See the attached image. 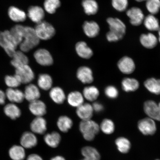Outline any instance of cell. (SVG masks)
I'll list each match as a JSON object with an SVG mask.
<instances>
[{
  "mask_svg": "<svg viewBox=\"0 0 160 160\" xmlns=\"http://www.w3.org/2000/svg\"><path fill=\"white\" fill-rule=\"evenodd\" d=\"M24 26L17 25L9 31L0 32V46L12 57L23 41Z\"/></svg>",
  "mask_w": 160,
  "mask_h": 160,
  "instance_id": "6da1fadb",
  "label": "cell"
},
{
  "mask_svg": "<svg viewBox=\"0 0 160 160\" xmlns=\"http://www.w3.org/2000/svg\"><path fill=\"white\" fill-rule=\"evenodd\" d=\"M107 22L110 29L107 34L108 41L116 42L122 39L126 33L125 23L117 18H109L107 19Z\"/></svg>",
  "mask_w": 160,
  "mask_h": 160,
  "instance_id": "7a4b0ae2",
  "label": "cell"
},
{
  "mask_svg": "<svg viewBox=\"0 0 160 160\" xmlns=\"http://www.w3.org/2000/svg\"><path fill=\"white\" fill-rule=\"evenodd\" d=\"M23 39L19 45L21 51L27 52L39 45L40 39L36 33L34 28L25 27L23 32Z\"/></svg>",
  "mask_w": 160,
  "mask_h": 160,
  "instance_id": "3957f363",
  "label": "cell"
},
{
  "mask_svg": "<svg viewBox=\"0 0 160 160\" xmlns=\"http://www.w3.org/2000/svg\"><path fill=\"white\" fill-rule=\"evenodd\" d=\"M79 129L84 139L91 141L94 139L99 132L100 127L95 121L89 119L82 121L79 124Z\"/></svg>",
  "mask_w": 160,
  "mask_h": 160,
  "instance_id": "277c9868",
  "label": "cell"
},
{
  "mask_svg": "<svg viewBox=\"0 0 160 160\" xmlns=\"http://www.w3.org/2000/svg\"><path fill=\"white\" fill-rule=\"evenodd\" d=\"M34 29L40 40L51 39L55 34V30L53 26L45 21H42L37 23Z\"/></svg>",
  "mask_w": 160,
  "mask_h": 160,
  "instance_id": "5b68a950",
  "label": "cell"
},
{
  "mask_svg": "<svg viewBox=\"0 0 160 160\" xmlns=\"http://www.w3.org/2000/svg\"><path fill=\"white\" fill-rule=\"evenodd\" d=\"M138 128L141 132L145 135L154 134L157 131L155 122L150 118L140 120L138 123Z\"/></svg>",
  "mask_w": 160,
  "mask_h": 160,
  "instance_id": "8992f818",
  "label": "cell"
},
{
  "mask_svg": "<svg viewBox=\"0 0 160 160\" xmlns=\"http://www.w3.org/2000/svg\"><path fill=\"white\" fill-rule=\"evenodd\" d=\"M15 69V74L19 78L22 83H29L34 79V73L28 65Z\"/></svg>",
  "mask_w": 160,
  "mask_h": 160,
  "instance_id": "52a82bcc",
  "label": "cell"
},
{
  "mask_svg": "<svg viewBox=\"0 0 160 160\" xmlns=\"http://www.w3.org/2000/svg\"><path fill=\"white\" fill-rule=\"evenodd\" d=\"M143 108L149 118L160 121V102L157 104L153 101H147L144 104Z\"/></svg>",
  "mask_w": 160,
  "mask_h": 160,
  "instance_id": "ba28073f",
  "label": "cell"
},
{
  "mask_svg": "<svg viewBox=\"0 0 160 160\" xmlns=\"http://www.w3.org/2000/svg\"><path fill=\"white\" fill-rule=\"evenodd\" d=\"M36 61L39 65L43 66H49L53 62L52 57L49 52L44 49H40L34 53Z\"/></svg>",
  "mask_w": 160,
  "mask_h": 160,
  "instance_id": "9c48e42d",
  "label": "cell"
},
{
  "mask_svg": "<svg viewBox=\"0 0 160 160\" xmlns=\"http://www.w3.org/2000/svg\"><path fill=\"white\" fill-rule=\"evenodd\" d=\"M127 15L131 24L135 26L141 25L145 18L143 12L137 7H133L128 10Z\"/></svg>",
  "mask_w": 160,
  "mask_h": 160,
  "instance_id": "30bf717a",
  "label": "cell"
},
{
  "mask_svg": "<svg viewBox=\"0 0 160 160\" xmlns=\"http://www.w3.org/2000/svg\"><path fill=\"white\" fill-rule=\"evenodd\" d=\"M118 66L120 71L125 74H130L134 71L135 65L133 60L128 57L122 58L118 62Z\"/></svg>",
  "mask_w": 160,
  "mask_h": 160,
  "instance_id": "8fae6325",
  "label": "cell"
},
{
  "mask_svg": "<svg viewBox=\"0 0 160 160\" xmlns=\"http://www.w3.org/2000/svg\"><path fill=\"white\" fill-rule=\"evenodd\" d=\"M30 127L33 133L43 134L47 130V121L43 117H37L32 121Z\"/></svg>",
  "mask_w": 160,
  "mask_h": 160,
  "instance_id": "7c38bea8",
  "label": "cell"
},
{
  "mask_svg": "<svg viewBox=\"0 0 160 160\" xmlns=\"http://www.w3.org/2000/svg\"><path fill=\"white\" fill-rule=\"evenodd\" d=\"M29 108L32 113L37 117H42L47 113V107L45 104L39 100L31 102Z\"/></svg>",
  "mask_w": 160,
  "mask_h": 160,
  "instance_id": "4fadbf2b",
  "label": "cell"
},
{
  "mask_svg": "<svg viewBox=\"0 0 160 160\" xmlns=\"http://www.w3.org/2000/svg\"><path fill=\"white\" fill-rule=\"evenodd\" d=\"M77 76L78 79L83 83L89 84L93 81L92 71L89 68L85 66L78 69Z\"/></svg>",
  "mask_w": 160,
  "mask_h": 160,
  "instance_id": "5bb4252c",
  "label": "cell"
},
{
  "mask_svg": "<svg viewBox=\"0 0 160 160\" xmlns=\"http://www.w3.org/2000/svg\"><path fill=\"white\" fill-rule=\"evenodd\" d=\"M93 110L92 105L88 103H83L77 108L76 113L82 121L91 119Z\"/></svg>",
  "mask_w": 160,
  "mask_h": 160,
  "instance_id": "9a60e30c",
  "label": "cell"
},
{
  "mask_svg": "<svg viewBox=\"0 0 160 160\" xmlns=\"http://www.w3.org/2000/svg\"><path fill=\"white\" fill-rule=\"evenodd\" d=\"M21 145L23 147L27 149L32 148L37 145L38 139L34 134L31 132L24 133L21 139Z\"/></svg>",
  "mask_w": 160,
  "mask_h": 160,
  "instance_id": "2e32d148",
  "label": "cell"
},
{
  "mask_svg": "<svg viewBox=\"0 0 160 160\" xmlns=\"http://www.w3.org/2000/svg\"><path fill=\"white\" fill-rule=\"evenodd\" d=\"M28 15L32 21L37 24L43 21L45 17V12L41 7L32 6L28 10Z\"/></svg>",
  "mask_w": 160,
  "mask_h": 160,
  "instance_id": "e0dca14e",
  "label": "cell"
},
{
  "mask_svg": "<svg viewBox=\"0 0 160 160\" xmlns=\"http://www.w3.org/2000/svg\"><path fill=\"white\" fill-rule=\"evenodd\" d=\"M6 98L13 103L22 102L25 99L24 92L17 88H8L6 91Z\"/></svg>",
  "mask_w": 160,
  "mask_h": 160,
  "instance_id": "ac0fdd59",
  "label": "cell"
},
{
  "mask_svg": "<svg viewBox=\"0 0 160 160\" xmlns=\"http://www.w3.org/2000/svg\"><path fill=\"white\" fill-rule=\"evenodd\" d=\"M12 58L11 65L15 69L28 65L29 63L28 58L24 52L21 50L16 51Z\"/></svg>",
  "mask_w": 160,
  "mask_h": 160,
  "instance_id": "d6986e66",
  "label": "cell"
},
{
  "mask_svg": "<svg viewBox=\"0 0 160 160\" xmlns=\"http://www.w3.org/2000/svg\"><path fill=\"white\" fill-rule=\"evenodd\" d=\"M25 99L31 102L38 100L41 96L39 90L37 86L29 84L25 88L24 92Z\"/></svg>",
  "mask_w": 160,
  "mask_h": 160,
  "instance_id": "ffe728a7",
  "label": "cell"
},
{
  "mask_svg": "<svg viewBox=\"0 0 160 160\" xmlns=\"http://www.w3.org/2000/svg\"><path fill=\"white\" fill-rule=\"evenodd\" d=\"M75 49L79 57L83 59H89L93 55L92 50L88 47L87 43L84 42H78L75 46Z\"/></svg>",
  "mask_w": 160,
  "mask_h": 160,
  "instance_id": "44dd1931",
  "label": "cell"
},
{
  "mask_svg": "<svg viewBox=\"0 0 160 160\" xmlns=\"http://www.w3.org/2000/svg\"><path fill=\"white\" fill-rule=\"evenodd\" d=\"M83 28L86 35L91 38L97 37L100 31L99 25L94 21H86Z\"/></svg>",
  "mask_w": 160,
  "mask_h": 160,
  "instance_id": "7402d4cb",
  "label": "cell"
},
{
  "mask_svg": "<svg viewBox=\"0 0 160 160\" xmlns=\"http://www.w3.org/2000/svg\"><path fill=\"white\" fill-rule=\"evenodd\" d=\"M140 41L144 47L151 49L157 45L158 40L157 37L152 33L143 34L140 37Z\"/></svg>",
  "mask_w": 160,
  "mask_h": 160,
  "instance_id": "603a6c76",
  "label": "cell"
},
{
  "mask_svg": "<svg viewBox=\"0 0 160 160\" xmlns=\"http://www.w3.org/2000/svg\"><path fill=\"white\" fill-rule=\"evenodd\" d=\"M61 136L57 132L48 133L44 137V141L47 145L53 148H57L61 142Z\"/></svg>",
  "mask_w": 160,
  "mask_h": 160,
  "instance_id": "cb8c5ba5",
  "label": "cell"
},
{
  "mask_svg": "<svg viewBox=\"0 0 160 160\" xmlns=\"http://www.w3.org/2000/svg\"><path fill=\"white\" fill-rule=\"evenodd\" d=\"M8 15L10 19L16 22L24 21L27 18V15L24 12L14 7L9 8Z\"/></svg>",
  "mask_w": 160,
  "mask_h": 160,
  "instance_id": "d4e9b609",
  "label": "cell"
},
{
  "mask_svg": "<svg viewBox=\"0 0 160 160\" xmlns=\"http://www.w3.org/2000/svg\"><path fill=\"white\" fill-rule=\"evenodd\" d=\"M49 96L52 100L58 104L63 103L66 99L64 92L59 87L52 88L50 91Z\"/></svg>",
  "mask_w": 160,
  "mask_h": 160,
  "instance_id": "484cf974",
  "label": "cell"
},
{
  "mask_svg": "<svg viewBox=\"0 0 160 160\" xmlns=\"http://www.w3.org/2000/svg\"><path fill=\"white\" fill-rule=\"evenodd\" d=\"M67 101L72 107L77 108L83 103L84 97L78 91L72 92L68 95Z\"/></svg>",
  "mask_w": 160,
  "mask_h": 160,
  "instance_id": "4316f807",
  "label": "cell"
},
{
  "mask_svg": "<svg viewBox=\"0 0 160 160\" xmlns=\"http://www.w3.org/2000/svg\"><path fill=\"white\" fill-rule=\"evenodd\" d=\"M73 125L72 120L67 116H62L58 120L57 125L60 131L64 133L67 132Z\"/></svg>",
  "mask_w": 160,
  "mask_h": 160,
  "instance_id": "83f0119b",
  "label": "cell"
},
{
  "mask_svg": "<svg viewBox=\"0 0 160 160\" xmlns=\"http://www.w3.org/2000/svg\"><path fill=\"white\" fill-rule=\"evenodd\" d=\"M5 115L12 119H16L21 114V110L14 103H8L4 108Z\"/></svg>",
  "mask_w": 160,
  "mask_h": 160,
  "instance_id": "f1b7e54d",
  "label": "cell"
},
{
  "mask_svg": "<svg viewBox=\"0 0 160 160\" xmlns=\"http://www.w3.org/2000/svg\"><path fill=\"white\" fill-rule=\"evenodd\" d=\"M84 158L81 160H101V155L95 148L88 147L85 148L81 152Z\"/></svg>",
  "mask_w": 160,
  "mask_h": 160,
  "instance_id": "f546056e",
  "label": "cell"
},
{
  "mask_svg": "<svg viewBox=\"0 0 160 160\" xmlns=\"http://www.w3.org/2000/svg\"><path fill=\"white\" fill-rule=\"evenodd\" d=\"M143 22L145 27L150 31H158L160 29L158 20L153 15L150 14L147 16Z\"/></svg>",
  "mask_w": 160,
  "mask_h": 160,
  "instance_id": "4dcf8cb0",
  "label": "cell"
},
{
  "mask_svg": "<svg viewBox=\"0 0 160 160\" xmlns=\"http://www.w3.org/2000/svg\"><path fill=\"white\" fill-rule=\"evenodd\" d=\"M53 80L51 76L48 74H41L38 79V84L42 89L47 91L52 86Z\"/></svg>",
  "mask_w": 160,
  "mask_h": 160,
  "instance_id": "1f68e13d",
  "label": "cell"
},
{
  "mask_svg": "<svg viewBox=\"0 0 160 160\" xmlns=\"http://www.w3.org/2000/svg\"><path fill=\"white\" fill-rule=\"evenodd\" d=\"M122 89L126 92H134L139 88V83L137 79L125 78L122 82Z\"/></svg>",
  "mask_w": 160,
  "mask_h": 160,
  "instance_id": "d6a6232c",
  "label": "cell"
},
{
  "mask_svg": "<svg viewBox=\"0 0 160 160\" xmlns=\"http://www.w3.org/2000/svg\"><path fill=\"white\" fill-rule=\"evenodd\" d=\"M145 87L148 91L156 95H160V79L151 78L144 82Z\"/></svg>",
  "mask_w": 160,
  "mask_h": 160,
  "instance_id": "836d02e7",
  "label": "cell"
},
{
  "mask_svg": "<svg viewBox=\"0 0 160 160\" xmlns=\"http://www.w3.org/2000/svg\"><path fill=\"white\" fill-rule=\"evenodd\" d=\"M9 155L13 160H23L26 155L24 148L21 146H13L9 150Z\"/></svg>",
  "mask_w": 160,
  "mask_h": 160,
  "instance_id": "e575fe53",
  "label": "cell"
},
{
  "mask_svg": "<svg viewBox=\"0 0 160 160\" xmlns=\"http://www.w3.org/2000/svg\"><path fill=\"white\" fill-rule=\"evenodd\" d=\"M82 5L85 13L88 15L95 14L98 10V5L95 0H83Z\"/></svg>",
  "mask_w": 160,
  "mask_h": 160,
  "instance_id": "d590c367",
  "label": "cell"
},
{
  "mask_svg": "<svg viewBox=\"0 0 160 160\" xmlns=\"http://www.w3.org/2000/svg\"><path fill=\"white\" fill-rule=\"evenodd\" d=\"M83 96L88 101L92 102L95 101L99 95V90L94 86H89L84 89Z\"/></svg>",
  "mask_w": 160,
  "mask_h": 160,
  "instance_id": "8d00e7d4",
  "label": "cell"
},
{
  "mask_svg": "<svg viewBox=\"0 0 160 160\" xmlns=\"http://www.w3.org/2000/svg\"><path fill=\"white\" fill-rule=\"evenodd\" d=\"M116 145L118 149L121 153H127L131 148V144L129 140L124 137H119L116 140Z\"/></svg>",
  "mask_w": 160,
  "mask_h": 160,
  "instance_id": "74e56055",
  "label": "cell"
},
{
  "mask_svg": "<svg viewBox=\"0 0 160 160\" xmlns=\"http://www.w3.org/2000/svg\"><path fill=\"white\" fill-rule=\"evenodd\" d=\"M61 6L60 0H45L44 3V7L47 12L53 14L55 12L56 10Z\"/></svg>",
  "mask_w": 160,
  "mask_h": 160,
  "instance_id": "f35d334b",
  "label": "cell"
},
{
  "mask_svg": "<svg viewBox=\"0 0 160 160\" xmlns=\"http://www.w3.org/2000/svg\"><path fill=\"white\" fill-rule=\"evenodd\" d=\"M115 125L113 122L108 119H104L102 121L100 128L103 132L107 135L112 133L115 131Z\"/></svg>",
  "mask_w": 160,
  "mask_h": 160,
  "instance_id": "ab89813d",
  "label": "cell"
},
{
  "mask_svg": "<svg viewBox=\"0 0 160 160\" xmlns=\"http://www.w3.org/2000/svg\"><path fill=\"white\" fill-rule=\"evenodd\" d=\"M5 81L6 85L9 88H17L22 84L19 78L15 74L13 76H6L5 78Z\"/></svg>",
  "mask_w": 160,
  "mask_h": 160,
  "instance_id": "60d3db41",
  "label": "cell"
},
{
  "mask_svg": "<svg viewBox=\"0 0 160 160\" xmlns=\"http://www.w3.org/2000/svg\"><path fill=\"white\" fill-rule=\"evenodd\" d=\"M146 7L151 14L154 15L160 10V0H147Z\"/></svg>",
  "mask_w": 160,
  "mask_h": 160,
  "instance_id": "b9f144b4",
  "label": "cell"
},
{
  "mask_svg": "<svg viewBox=\"0 0 160 160\" xmlns=\"http://www.w3.org/2000/svg\"><path fill=\"white\" fill-rule=\"evenodd\" d=\"M113 7L119 12H123L127 9L128 5V0H112Z\"/></svg>",
  "mask_w": 160,
  "mask_h": 160,
  "instance_id": "7bdbcfd3",
  "label": "cell"
},
{
  "mask_svg": "<svg viewBox=\"0 0 160 160\" xmlns=\"http://www.w3.org/2000/svg\"><path fill=\"white\" fill-rule=\"evenodd\" d=\"M105 93L107 97L111 99H115L118 96V91L113 86H108L105 90Z\"/></svg>",
  "mask_w": 160,
  "mask_h": 160,
  "instance_id": "ee69618b",
  "label": "cell"
},
{
  "mask_svg": "<svg viewBox=\"0 0 160 160\" xmlns=\"http://www.w3.org/2000/svg\"><path fill=\"white\" fill-rule=\"evenodd\" d=\"M92 107L93 111L97 113L101 112L103 111L104 109L103 105L98 102H95L93 103Z\"/></svg>",
  "mask_w": 160,
  "mask_h": 160,
  "instance_id": "f6af8a7d",
  "label": "cell"
},
{
  "mask_svg": "<svg viewBox=\"0 0 160 160\" xmlns=\"http://www.w3.org/2000/svg\"><path fill=\"white\" fill-rule=\"evenodd\" d=\"M27 160H43L41 156L37 154H32L27 158Z\"/></svg>",
  "mask_w": 160,
  "mask_h": 160,
  "instance_id": "bcb514c9",
  "label": "cell"
},
{
  "mask_svg": "<svg viewBox=\"0 0 160 160\" xmlns=\"http://www.w3.org/2000/svg\"><path fill=\"white\" fill-rule=\"evenodd\" d=\"M6 98L5 93L0 90V105H3L5 103Z\"/></svg>",
  "mask_w": 160,
  "mask_h": 160,
  "instance_id": "7dc6e473",
  "label": "cell"
},
{
  "mask_svg": "<svg viewBox=\"0 0 160 160\" xmlns=\"http://www.w3.org/2000/svg\"><path fill=\"white\" fill-rule=\"evenodd\" d=\"M50 160H66L64 158L61 156H57L52 158Z\"/></svg>",
  "mask_w": 160,
  "mask_h": 160,
  "instance_id": "c3c4849f",
  "label": "cell"
},
{
  "mask_svg": "<svg viewBox=\"0 0 160 160\" xmlns=\"http://www.w3.org/2000/svg\"><path fill=\"white\" fill-rule=\"evenodd\" d=\"M158 35H159V41L160 42V29H159L158 31Z\"/></svg>",
  "mask_w": 160,
  "mask_h": 160,
  "instance_id": "681fc988",
  "label": "cell"
},
{
  "mask_svg": "<svg viewBox=\"0 0 160 160\" xmlns=\"http://www.w3.org/2000/svg\"><path fill=\"white\" fill-rule=\"evenodd\" d=\"M135 1L138 2H142L143 1H147V0H135Z\"/></svg>",
  "mask_w": 160,
  "mask_h": 160,
  "instance_id": "f907efd6",
  "label": "cell"
},
{
  "mask_svg": "<svg viewBox=\"0 0 160 160\" xmlns=\"http://www.w3.org/2000/svg\"><path fill=\"white\" fill-rule=\"evenodd\" d=\"M159 160V159H157V160Z\"/></svg>",
  "mask_w": 160,
  "mask_h": 160,
  "instance_id": "816d5d0a",
  "label": "cell"
}]
</instances>
